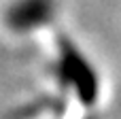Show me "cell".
I'll list each match as a JSON object with an SVG mask.
<instances>
[{"instance_id":"6da1fadb","label":"cell","mask_w":121,"mask_h":119,"mask_svg":"<svg viewBox=\"0 0 121 119\" xmlns=\"http://www.w3.org/2000/svg\"><path fill=\"white\" fill-rule=\"evenodd\" d=\"M55 77L66 87L72 89L81 104L91 106L98 100V75L89 66V62L74 49L68 40H62L57 47V60H55Z\"/></svg>"},{"instance_id":"7a4b0ae2","label":"cell","mask_w":121,"mask_h":119,"mask_svg":"<svg viewBox=\"0 0 121 119\" xmlns=\"http://www.w3.org/2000/svg\"><path fill=\"white\" fill-rule=\"evenodd\" d=\"M53 13L51 0H21L9 11V26L13 30H30L47 23Z\"/></svg>"}]
</instances>
